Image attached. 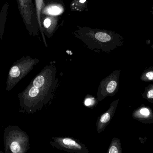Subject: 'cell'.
Wrapping results in <instances>:
<instances>
[{
	"label": "cell",
	"instance_id": "e0dca14e",
	"mask_svg": "<svg viewBox=\"0 0 153 153\" xmlns=\"http://www.w3.org/2000/svg\"><path fill=\"white\" fill-rule=\"evenodd\" d=\"M94 97L92 95H86V98L84 101V105L86 107L91 108V107H94L96 103L99 102L98 100H96Z\"/></svg>",
	"mask_w": 153,
	"mask_h": 153
},
{
	"label": "cell",
	"instance_id": "30bf717a",
	"mask_svg": "<svg viewBox=\"0 0 153 153\" xmlns=\"http://www.w3.org/2000/svg\"><path fill=\"white\" fill-rule=\"evenodd\" d=\"M132 117L143 124H153L152 110L144 104L134 110L132 113Z\"/></svg>",
	"mask_w": 153,
	"mask_h": 153
},
{
	"label": "cell",
	"instance_id": "d6986e66",
	"mask_svg": "<svg viewBox=\"0 0 153 153\" xmlns=\"http://www.w3.org/2000/svg\"><path fill=\"white\" fill-rule=\"evenodd\" d=\"M152 49H153V43L152 45Z\"/></svg>",
	"mask_w": 153,
	"mask_h": 153
},
{
	"label": "cell",
	"instance_id": "3957f363",
	"mask_svg": "<svg viewBox=\"0 0 153 153\" xmlns=\"http://www.w3.org/2000/svg\"><path fill=\"white\" fill-rule=\"evenodd\" d=\"M5 153H25L30 148L29 137L18 126H9L4 131Z\"/></svg>",
	"mask_w": 153,
	"mask_h": 153
},
{
	"label": "cell",
	"instance_id": "7a4b0ae2",
	"mask_svg": "<svg viewBox=\"0 0 153 153\" xmlns=\"http://www.w3.org/2000/svg\"><path fill=\"white\" fill-rule=\"evenodd\" d=\"M73 35L88 49L95 52L110 53L122 46L124 42V37L113 31L87 27L77 26Z\"/></svg>",
	"mask_w": 153,
	"mask_h": 153
},
{
	"label": "cell",
	"instance_id": "6da1fadb",
	"mask_svg": "<svg viewBox=\"0 0 153 153\" xmlns=\"http://www.w3.org/2000/svg\"><path fill=\"white\" fill-rule=\"evenodd\" d=\"M53 65L46 66L27 88L18 94L20 112L33 114L42 110L53 99L58 83Z\"/></svg>",
	"mask_w": 153,
	"mask_h": 153
},
{
	"label": "cell",
	"instance_id": "ba28073f",
	"mask_svg": "<svg viewBox=\"0 0 153 153\" xmlns=\"http://www.w3.org/2000/svg\"><path fill=\"white\" fill-rule=\"evenodd\" d=\"M42 38L45 46L47 47L45 35L50 38L52 37L59 27V19L55 15H42L41 16Z\"/></svg>",
	"mask_w": 153,
	"mask_h": 153
},
{
	"label": "cell",
	"instance_id": "2e32d148",
	"mask_svg": "<svg viewBox=\"0 0 153 153\" xmlns=\"http://www.w3.org/2000/svg\"><path fill=\"white\" fill-rule=\"evenodd\" d=\"M142 96L145 99L151 103H153V84H150L145 88Z\"/></svg>",
	"mask_w": 153,
	"mask_h": 153
},
{
	"label": "cell",
	"instance_id": "8fae6325",
	"mask_svg": "<svg viewBox=\"0 0 153 153\" xmlns=\"http://www.w3.org/2000/svg\"><path fill=\"white\" fill-rule=\"evenodd\" d=\"M8 7L9 4L8 2L5 3L0 13V39L1 40H2L3 35L4 32V25L6 21Z\"/></svg>",
	"mask_w": 153,
	"mask_h": 153
},
{
	"label": "cell",
	"instance_id": "4fadbf2b",
	"mask_svg": "<svg viewBox=\"0 0 153 153\" xmlns=\"http://www.w3.org/2000/svg\"><path fill=\"white\" fill-rule=\"evenodd\" d=\"M35 7H36V12L38 22L39 25V30L41 32V35L43 34L41 26V16H42V10L45 6L44 0H35Z\"/></svg>",
	"mask_w": 153,
	"mask_h": 153
},
{
	"label": "cell",
	"instance_id": "5bb4252c",
	"mask_svg": "<svg viewBox=\"0 0 153 153\" xmlns=\"http://www.w3.org/2000/svg\"><path fill=\"white\" fill-rule=\"evenodd\" d=\"M87 0H74L71 3V9L72 11H82L87 8Z\"/></svg>",
	"mask_w": 153,
	"mask_h": 153
},
{
	"label": "cell",
	"instance_id": "277c9868",
	"mask_svg": "<svg viewBox=\"0 0 153 153\" xmlns=\"http://www.w3.org/2000/svg\"><path fill=\"white\" fill-rule=\"evenodd\" d=\"M39 60L29 56L23 57L14 62L9 70L6 82V90L9 92L37 64Z\"/></svg>",
	"mask_w": 153,
	"mask_h": 153
},
{
	"label": "cell",
	"instance_id": "7c38bea8",
	"mask_svg": "<svg viewBox=\"0 0 153 153\" xmlns=\"http://www.w3.org/2000/svg\"><path fill=\"white\" fill-rule=\"evenodd\" d=\"M107 153H122L121 142L119 138L114 137L109 146Z\"/></svg>",
	"mask_w": 153,
	"mask_h": 153
},
{
	"label": "cell",
	"instance_id": "9a60e30c",
	"mask_svg": "<svg viewBox=\"0 0 153 153\" xmlns=\"http://www.w3.org/2000/svg\"><path fill=\"white\" fill-rule=\"evenodd\" d=\"M140 79L143 82H153V66L145 70L141 74Z\"/></svg>",
	"mask_w": 153,
	"mask_h": 153
},
{
	"label": "cell",
	"instance_id": "9c48e42d",
	"mask_svg": "<svg viewBox=\"0 0 153 153\" xmlns=\"http://www.w3.org/2000/svg\"><path fill=\"white\" fill-rule=\"evenodd\" d=\"M119 101V99L113 101L111 104L108 109L98 118L96 122V129L98 134L103 132L110 123L117 107Z\"/></svg>",
	"mask_w": 153,
	"mask_h": 153
},
{
	"label": "cell",
	"instance_id": "5b68a950",
	"mask_svg": "<svg viewBox=\"0 0 153 153\" xmlns=\"http://www.w3.org/2000/svg\"><path fill=\"white\" fill-rule=\"evenodd\" d=\"M18 9L30 36H37L39 30L36 7L32 0H16Z\"/></svg>",
	"mask_w": 153,
	"mask_h": 153
},
{
	"label": "cell",
	"instance_id": "8992f818",
	"mask_svg": "<svg viewBox=\"0 0 153 153\" xmlns=\"http://www.w3.org/2000/svg\"><path fill=\"white\" fill-rule=\"evenodd\" d=\"M120 73V70H115L101 81L97 93V99L99 102L107 97H112L117 93Z\"/></svg>",
	"mask_w": 153,
	"mask_h": 153
},
{
	"label": "cell",
	"instance_id": "ac0fdd59",
	"mask_svg": "<svg viewBox=\"0 0 153 153\" xmlns=\"http://www.w3.org/2000/svg\"><path fill=\"white\" fill-rule=\"evenodd\" d=\"M151 13H152V15H153V5L152 6V10H151Z\"/></svg>",
	"mask_w": 153,
	"mask_h": 153
},
{
	"label": "cell",
	"instance_id": "52a82bcc",
	"mask_svg": "<svg viewBox=\"0 0 153 153\" xmlns=\"http://www.w3.org/2000/svg\"><path fill=\"white\" fill-rule=\"evenodd\" d=\"M50 144L53 147L68 152L89 153L85 145L72 137H52Z\"/></svg>",
	"mask_w": 153,
	"mask_h": 153
}]
</instances>
